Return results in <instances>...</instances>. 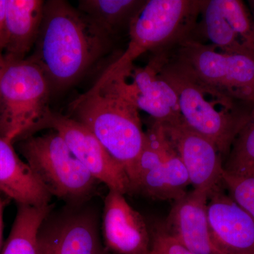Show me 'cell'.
<instances>
[{"mask_svg":"<svg viewBox=\"0 0 254 254\" xmlns=\"http://www.w3.org/2000/svg\"><path fill=\"white\" fill-rule=\"evenodd\" d=\"M113 40L78 8L50 0L45 2L38 38L28 58L39 66L55 93L77 82L109 53Z\"/></svg>","mask_w":254,"mask_h":254,"instance_id":"6da1fadb","label":"cell"},{"mask_svg":"<svg viewBox=\"0 0 254 254\" xmlns=\"http://www.w3.org/2000/svg\"><path fill=\"white\" fill-rule=\"evenodd\" d=\"M149 60L176 92L184 124L213 142L225 162L254 105L233 99L198 81L163 50L151 53Z\"/></svg>","mask_w":254,"mask_h":254,"instance_id":"7a4b0ae2","label":"cell"},{"mask_svg":"<svg viewBox=\"0 0 254 254\" xmlns=\"http://www.w3.org/2000/svg\"><path fill=\"white\" fill-rule=\"evenodd\" d=\"M69 114L125 169L132 193L137 163L146 139L139 111L118 95L93 86L70 104Z\"/></svg>","mask_w":254,"mask_h":254,"instance_id":"3957f363","label":"cell"},{"mask_svg":"<svg viewBox=\"0 0 254 254\" xmlns=\"http://www.w3.org/2000/svg\"><path fill=\"white\" fill-rule=\"evenodd\" d=\"M51 93L49 82L32 60H5L0 81V136L15 143L41 130L51 113Z\"/></svg>","mask_w":254,"mask_h":254,"instance_id":"277c9868","label":"cell"},{"mask_svg":"<svg viewBox=\"0 0 254 254\" xmlns=\"http://www.w3.org/2000/svg\"><path fill=\"white\" fill-rule=\"evenodd\" d=\"M16 143L18 153L52 196L71 205L94 196L100 182L73 155L58 132L51 129L41 135H28Z\"/></svg>","mask_w":254,"mask_h":254,"instance_id":"5b68a950","label":"cell"},{"mask_svg":"<svg viewBox=\"0 0 254 254\" xmlns=\"http://www.w3.org/2000/svg\"><path fill=\"white\" fill-rule=\"evenodd\" d=\"M201 3L202 0H147L130 26L126 50L103 73L127 67L145 53L163 49L190 37Z\"/></svg>","mask_w":254,"mask_h":254,"instance_id":"8992f818","label":"cell"},{"mask_svg":"<svg viewBox=\"0 0 254 254\" xmlns=\"http://www.w3.org/2000/svg\"><path fill=\"white\" fill-rule=\"evenodd\" d=\"M162 50L198 81L233 99L254 105L253 58L224 53L189 37Z\"/></svg>","mask_w":254,"mask_h":254,"instance_id":"52a82bcc","label":"cell"},{"mask_svg":"<svg viewBox=\"0 0 254 254\" xmlns=\"http://www.w3.org/2000/svg\"><path fill=\"white\" fill-rule=\"evenodd\" d=\"M93 86L118 95L157 123L182 121L176 92L150 60L143 67L133 64L114 72L103 73Z\"/></svg>","mask_w":254,"mask_h":254,"instance_id":"ba28073f","label":"cell"},{"mask_svg":"<svg viewBox=\"0 0 254 254\" xmlns=\"http://www.w3.org/2000/svg\"><path fill=\"white\" fill-rule=\"evenodd\" d=\"M145 133L132 192L153 199L175 200L190 185L186 168L160 123L153 120Z\"/></svg>","mask_w":254,"mask_h":254,"instance_id":"9c48e42d","label":"cell"},{"mask_svg":"<svg viewBox=\"0 0 254 254\" xmlns=\"http://www.w3.org/2000/svg\"><path fill=\"white\" fill-rule=\"evenodd\" d=\"M189 38L224 53L254 59V19L241 0H202Z\"/></svg>","mask_w":254,"mask_h":254,"instance_id":"30bf717a","label":"cell"},{"mask_svg":"<svg viewBox=\"0 0 254 254\" xmlns=\"http://www.w3.org/2000/svg\"><path fill=\"white\" fill-rule=\"evenodd\" d=\"M66 204L50 211L42 225L40 237L56 254H107L101 240L100 216L90 201Z\"/></svg>","mask_w":254,"mask_h":254,"instance_id":"8fae6325","label":"cell"},{"mask_svg":"<svg viewBox=\"0 0 254 254\" xmlns=\"http://www.w3.org/2000/svg\"><path fill=\"white\" fill-rule=\"evenodd\" d=\"M47 128L63 137L73 155L100 183L124 195L131 193V184L125 169L83 124L51 111L42 129Z\"/></svg>","mask_w":254,"mask_h":254,"instance_id":"7c38bea8","label":"cell"},{"mask_svg":"<svg viewBox=\"0 0 254 254\" xmlns=\"http://www.w3.org/2000/svg\"><path fill=\"white\" fill-rule=\"evenodd\" d=\"M160 124L180 155L193 190L210 193L223 185L224 160L213 142L190 129L183 121Z\"/></svg>","mask_w":254,"mask_h":254,"instance_id":"4fadbf2b","label":"cell"},{"mask_svg":"<svg viewBox=\"0 0 254 254\" xmlns=\"http://www.w3.org/2000/svg\"><path fill=\"white\" fill-rule=\"evenodd\" d=\"M210 192L207 215L213 243L222 254H254V220L224 191Z\"/></svg>","mask_w":254,"mask_h":254,"instance_id":"5bb4252c","label":"cell"},{"mask_svg":"<svg viewBox=\"0 0 254 254\" xmlns=\"http://www.w3.org/2000/svg\"><path fill=\"white\" fill-rule=\"evenodd\" d=\"M101 228L105 248L113 253H149L151 238L144 218L120 192L109 190L105 196Z\"/></svg>","mask_w":254,"mask_h":254,"instance_id":"9a60e30c","label":"cell"},{"mask_svg":"<svg viewBox=\"0 0 254 254\" xmlns=\"http://www.w3.org/2000/svg\"><path fill=\"white\" fill-rule=\"evenodd\" d=\"M209 193L193 190L174 200L164 231L195 254H222L213 243L209 229Z\"/></svg>","mask_w":254,"mask_h":254,"instance_id":"2e32d148","label":"cell"},{"mask_svg":"<svg viewBox=\"0 0 254 254\" xmlns=\"http://www.w3.org/2000/svg\"><path fill=\"white\" fill-rule=\"evenodd\" d=\"M14 144L0 136V192L17 205H50L53 196L26 162L20 158Z\"/></svg>","mask_w":254,"mask_h":254,"instance_id":"e0dca14e","label":"cell"},{"mask_svg":"<svg viewBox=\"0 0 254 254\" xmlns=\"http://www.w3.org/2000/svg\"><path fill=\"white\" fill-rule=\"evenodd\" d=\"M45 2L43 0H6L5 60L28 58L38 38Z\"/></svg>","mask_w":254,"mask_h":254,"instance_id":"ac0fdd59","label":"cell"},{"mask_svg":"<svg viewBox=\"0 0 254 254\" xmlns=\"http://www.w3.org/2000/svg\"><path fill=\"white\" fill-rule=\"evenodd\" d=\"M147 0H80L78 9L110 36L128 32Z\"/></svg>","mask_w":254,"mask_h":254,"instance_id":"d6986e66","label":"cell"},{"mask_svg":"<svg viewBox=\"0 0 254 254\" xmlns=\"http://www.w3.org/2000/svg\"><path fill=\"white\" fill-rule=\"evenodd\" d=\"M53 206L17 205L14 223L0 254H41L40 230Z\"/></svg>","mask_w":254,"mask_h":254,"instance_id":"ffe728a7","label":"cell"},{"mask_svg":"<svg viewBox=\"0 0 254 254\" xmlns=\"http://www.w3.org/2000/svg\"><path fill=\"white\" fill-rule=\"evenodd\" d=\"M224 170L237 175H254V107L224 162Z\"/></svg>","mask_w":254,"mask_h":254,"instance_id":"44dd1931","label":"cell"},{"mask_svg":"<svg viewBox=\"0 0 254 254\" xmlns=\"http://www.w3.org/2000/svg\"><path fill=\"white\" fill-rule=\"evenodd\" d=\"M222 184L227 194L254 220V175H237L224 170Z\"/></svg>","mask_w":254,"mask_h":254,"instance_id":"7402d4cb","label":"cell"},{"mask_svg":"<svg viewBox=\"0 0 254 254\" xmlns=\"http://www.w3.org/2000/svg\"><path fill=\"white\" fill-rule=\"evenodd\" d=\"M148 254H195L179 243L164 230L157 231L151 239Z\"/></svg>","mask_w":254,"mask_h":254,"instance_id":"603a6c76","label":"cell"},{"mask_svg":"<svg viewBox=\"0 0 254 254\" xmlns=\"http://www.w3.org/2000/svg\"><path fill=\"white\" fill-rule=\"evenodd\" d=\"M6 0H0V53L3 54L6 41Z\"/></svg>","mask_w":254,"mask_h":254,"instance_id":"cb8c5ba5","label":"cell"},{"mask_svg":"<svg viewBox=\"0 0 254 254\" xmlns=\"http://www.w3.org/2000/svg\"><path fill=\"white\" fill-rule=\"evenodd\" d=\"M4 202L0 198V253L2 250V232H3V210Z\"/></svg>","mask_w":254,"mask_h":254,"instance_id":"d4e9b609","label":"cell"},{"mask_svg":"<svg viewBox=\"0 0 254 254\" xmlns=\"http://www.w3.org/2000/svg\"><path fill=\"white\" fill-rule=\"evenodd\" d=\"M39 238L40 243H41V254H56L54 250L50 247V246L42 240L40 235Z\"/></svg>","mask_w":254,"mask_h":254,"instance_id":"484cf974","label":"cell"},{"mask_svg":"<svg viewBox=\"0 0 254 254\" xmlns=\"http://www.w3.org/2000/svg\"><path fill=\"white\" fill-rule=\"evenodd\" d=\"M5 65V60L3 54L0 53V81H1V76H2L3 70Z\"/></svg>","mask_w":254,"mask_h":254,"instance_id":"4316f807","label":"cell"},{"mask_svg":"<svg viewBox=\"0 0 254 254\" xmlns=\"http://www.w3.org/2000/svg\"><path fill=\"white\" fill-rule=\"evenodd\" d=\"M251 2L252 3V4H253V7H254V1H251Z\"/></svg>","mask_w":254,"mask_h":254,"instance_id":"83f0119b","label":"cell"}]
</instances>
